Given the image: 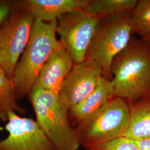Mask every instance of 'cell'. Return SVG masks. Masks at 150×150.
<instances>
[{
  "label": "cell",
  "mask_w": 150,
  "mask_h": 150,
  "mask_svg": "<svg viewBox=\"0 0 150 150\" xmlns=\"http://www.w3.org/2000/svg\"><path fill=\"white\" fill-rule=\"evenodd\" d=\"M101 22V18L83 10L67 13L57 20L56 31L59 41L75 64L86 59Z\"/></svg>",
  "instance_id": "cell-6"
},
{
  "label": "cell",
  "mask_w": 150,
  "mask_h": 150,
  "mask_svg": "<svg viewBox=\"0 0 150 150\" xmlns=\"http://www.w3.org/2000/svg\"><path fill=\"white\" fill-rule=\"evenodd\" d=\"M17 100L12 81L0 65V120L7 122L11 112H24L25 110L18 105Z\"/></svg>",
  "instance_id": "cell-15"
},
{
  "label": "cell",
  "mask_w": 150,
  "mask_h": 150,
  "mask_svg": "<svg viewBox=\"0 0 150 150\" xmlns=\"http://www.w3.org/2000/svg\"><path fill=\"white\" fill-rule=\"evenodd\" d=\"M137 0H93L90 1L83 10L101 19L129 14L137 5Z\"/></svg>",
  "instance_id": "cell-14"
},
{
  "label": "cell",
  "mask_w": 150,
  "mask_h": 150,
  "mask_svg": "<svg viewBox=\"0 0 150 150\" xmlns=\"http://www.w3.org/2000/svg\"><path fill=\"white\" fill-rule=\"evenodd\" d=\"M74 64L70 54L63 47L57 49L50 55L42 67L35 86L59 94Z\"/></svg>",
  "instance_id": "cell-10"
},
{
  "label": "cell",
  "mask_w": 150,
  "mask_h": 150,
  "mask_svg": "<svg viewBox=\"0 0 150 150\" xmlns=\"http://www.w3.org/2000/svg\"><path fill=\"white\" fill-rule=\"evenodd\" d=\"M139 150H150V138L135 141Z\"/></svg>",
  "instance_id": "cell-19"
},
{
  "label": "cell",
  "mask_w": 150,
  "mask_h": 150,
  "mask_svg": "<svg viewBox=\"0 0 150 150\" xmlns=\"http://www.w3.org/2000/svg\"><path fill=\"white\" fill-rule=\"evenodd\" d=\"M5 128L8 135L0 141V150H56L37 122L32 118L11 112Z\"/></svg>",
  "instance_id": "cell-8"
},
{
  "label": "cell",
  "mask_w": 150,
  "mask_h": 150,
  "mask_svg": "<svg viewBox=\"0 0 150 150\" xmlns=\"http://www.w3.org/2000/svg\"><path fill=\"white\" fill-rule=\"evenodd\" d=\"M143 40L145 41L146 42H147L149 45H150V36L147 37V38H144Z\"/></svg>",
  "instance_id": "cell-20"
},
{
  "label": "cell",
  "mask_w": 150,
  "mask_h": 150,
  "mask_svg": "<svg viewBox=\"0 0 150 150\" xmlns=\"http://www.w3.org/2000/svg\"><path fill=\"white\" fill-rule=\"evenodd\" d=\"M113 97L111 80L102 76L95 90L82 102L71 108L69 112L79 124L96 112Z\"/></svg>",
  "instance_id": "cell-12"
},
{
  "label": "cell",
  "mask_w": 150,
  "mask_h": 150,
  "mask_svg": "<svg viewBox=\"0 0 150 150\" xmlns=\"http://www.w3.org/2000/svg\"><path fill=\"white\" fill-rule=\"evenodd\" d=\"M129 103V120L123 137L134 141L150 138V95Z\"/></svg>",
  "instance_id": "cell-13"
},
{
  "label": "cell",
  "mask_w": 150,
  "mask_h": 150,
  "mask_svg": "<svg viewBox=\"0 0 150 150\" xmlns=\"http://www.w3.org/2000/svg\"><path fill=\"white\" fill-rule=\"evenodd\" d=\"M129 14L108 17L101 22L86 55V59L101 67L103 76L108 79L111 76L113 59L131 41L132 31Z\"/></svg>",
  "instance_id": "cell-5"
},
{
  "label": "cell",
  "mask_w": 150,
  "mask_h": 150,
  "mask_svg": "<svg viewBox=\"0 0 150 150\" xmlns=\"http://www.w3.org/2000/svg\"><path fill=\"white\" fill-rule=\"evenodd\" d=\"M111 75L114 96L131 102L150 95V45L130 41L113 59Z\"/></svg>",
  "instance_id": "cell-1"
},
{
  "label": "cell",
  "mask_w": 150,
  "mask_h": 150,
  "mask_svg": "<svg viewBox=\"0 0 150 150\" xmlns=\"http://www.w3.org/2000/svg\"><path fill=\"white\" fill-rule=\"evenodd\" d=\"M132 33L143 38L150 36V0L138 1L129 14Z\"/></svg>",
  "instance_id": "cell-16"
},
{
  "label": "cell",
  "mask_w": 150,
  "mask_h": 150,
  "mask_svg": "<svg viewBox=\"0 0 150 150\" xmlns=\"http://www.w3.org/2000/svg\"><path fill=\"white\" fill-rule=\"evenodd\" d=\"M129 120V102L113 97L75 128L80 145L87 150L123 137Z\"/></svg>",
  "instance_id": "cell-4"
},
{
  "label": "cell",
  "mask_w": 150,
  "mask_h": 150,
  "mask_svg": "<svg viewBox=\"0 0 150 150\" xmlns=\"http://www.w3.org/2000/svg\"><path fill=\"white\" fill-rule=\"evenodd\" d=\"M57 20L35 19L28 42L14 71L12 81L17 99L28 94L50 55L62 47L57 38Z\"/></svg>",
  "instance_id": "cell-2"
},
{
  "label": "cell",
  "mask_w": 150,
  "mask_h": 150,
  "mask_svg": "<svg viewBox=\"0 0 150 150\" xmlns=\"http://www.w3.org/2000/svg\"><path fill=\"white\" fill-rule=\"evenodd\" d=\"M102 76L101 67L91 59L74 64L59 94L68 112L95 90Z\"/></svg>",
  "instance_id": "cell-9"
},
{
  "label": "cell",
  "mask_w": 150,
  "mask_h": 150,
  "mask_svg": "<svg viewBox=\"0 0 150 150\" xmlns=\"http://www.w3.org/2000/svg\"><path fill=\"white\" fill-rule=\"evenodd\" d=\"M39 127L56 150H79L76 132L58 93L34 86L28 93Z\"/></svg>",
  "instance_id": "cell-3"
},
{
  "label": "cell",
  "mask_w": 150,
  "mask_h": 150,
  "mask_svg": "<svg viewBox=\"0 0 150 150\" xmlns=\"http://www.w3.org/2000/svg\"><path fill=\"white\" fill-rule=\"evenodd\" d=\"M95 150H139L135 141L121 137L101 145Z\"/></svg>",
  "instance_id": "cell-17"
},
{
  "label": "cell",
  "mask_w": 150,
  "mask_h": 150,
  "mask_svg": "<svg viewBox=\"0 0 150 150\" xmlns=\"http://www.w3.org/2000/svg\"><path fill=\"white\" fill-rule=\"evenodd\" d=\"M17 8V2L0 0V28Z\"/></svg>",
  "instance_id": "cell-18"
},
{
  "label": "cell",
  "mask_w": 150,
  "mask_h": 150,
  "mask_svg": "<svg viewBox=\"0 0 150 150\" xmlns=\"http://www.w3.org/2000/svg\"><path fill=\"white\" fill-rule=\"evenodd\" d=\"M89 0H27L17 2L18 7L30 12L35 19L50 22L67 13L83 10Z\"/></svg>",
  "instance_id": "cell-11"
},
{
  "label": "cell",
  "mask_w": 150,
  "mask_h": 150,
  "mask_svg": "<svg viewBox=\"0 0 150 150\" xmlns=\"http://www.w3.org/2000/svg\"><path fill=\"white\" fill-rule=\"evenodd\" d=\"M35 20L30 12L17 6L0 28V65L11 81L28 42Z\"/></svg>",
  "instance_id": "cell-7"
}]
</instances>
